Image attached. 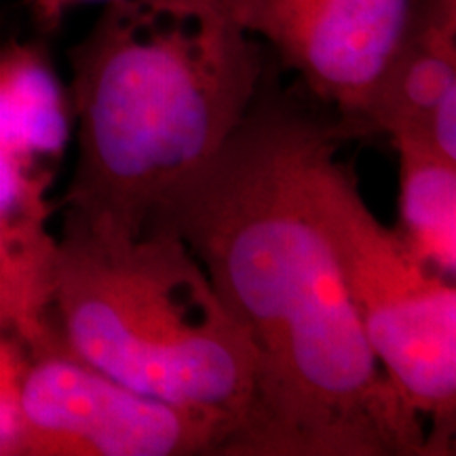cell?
Returning a JSON list of instances; mask_svg holds the SVG:
<instances>
[{"instance_id": "obj_1", "label": "cell", "mask_w": 456, "mask_h": 456, "mask_svg": "<svg viewBox=\"0 0 456 456\" xmlns=\"http://www.w3.org/2000/svg\"><path fill=\"white\" fill-rule=\"evenodd\" d=\"M275 60L218 155L146 224L175 232L254 353V395L224 456L429 454L423 419L370 349L302 186L332 110L279 89Z\"/></svg>"}, {"instance_id": "obj_2", "label": "cell", "mask_w": 456, "mask_h": 456, "mask_svg": "<svg viewBox=\"0 0 456 456\" xmlns=\"http://www.w3.org/2000/svg\"><path fill=\"white\" fill-rule=\"evenodd\" d=\"M68 60L78 155L64 218L114 239L140 235L218 155L273 64L214 0H112Z\"/></svg>"}, {"instance_id": "obj_3", "label": "cell", "mask_w": 456, "mask_h": 456, "mask_svg": "<svg viewBox=\"0 0 456 456\" xmlns=\"http://www.w3.org/2000/svg\"><path fill=\"white\" fill-rule=\"evenodd\" d=\"M49 306L72 355L144 395L224 414L237 433L254 395V353L175 232L146 224L114 239L64 218Z\"/></svg>"}, {"instance_id": "obj_4", "label": "cell", "mask_w": 456, "mask_h": 456, "mask_svg": "<svg viewBox=\"0 0 456 456\" xmlns=\"http://www.w3.org/2000/svg\"><path fill=\"white\" fill-rule=\"evenodd\" d=\"M362 135L332 114L306 152L302 186L376 362L399 397L429 419V454H448L456 420V289L410 252L359 192L340 144Z\"/></svg>"}, {"instance_id": "obj_5", "label": "cell", "mask_w": 456, "mask_h": 456, "mask_svg": "<svg viewBox=\"0 0 456 456\" xmlns=\"http://www.w3.org/2000/svg\"><path fill=\"white\" fill-rule=\"evenodd\" d=\"M24 346L13 456L222 454L235 433L224 414L144 395L85 363L49 319Z\"/></svg>"}, {"instance_id": "obj_6", "label": "cell", "mask_w": 456, "mask_h": 456, "mask_svg": "<svg viewBox=\"0 0 456 456\" xmlns=\"http://www.w3.org/2000/svg\"><path fill=\"white\" fill-rule=\"evenodd\" d=\"M298 77L317 104L363 129L370 102L423 0H214Z\"/></svg>"}, {"instance_id": "obj_7", "label": "cell", "mask_w": 456, "mask_h": 456, "mask_svg": "<svg viewBox=\"0 0 456 456\" xmlns=\"http://www.w3.org/2000/svg\"><path fill=\"white\" fill-rule=\"evenodd\" d=\"M47 175L0 151V330L26 340L47 322L55 239Z\"/></svg>"}, {"instance_id": "obj_8", "label": "cell", "mask_w": 456, "mask_h": 456, "mask_svg": "<svg viewBox=\"0 0 456 456\" xmlns=\"http://www.w3.org/2000/svg\"><path fill=\"white\" fill-rule=\"evenodd\" d=\"M456 95V4L423 0L363 117L366 134L419 135L444 100Z\"/></svg>"}, {"instance_id": "obj_9", "label": "cell", "mask_w": 456, "mask_h": 456, "mask_svg": "<svg viewBox=\"0 0 456 456\" xmlns=\"http://www.w3.org/2000/svg\"><path fill=\"white\" fill-rule=\"evenodd\" d=\"M70 131V95L43 45H0V151L37 167L64 155Z\"/></svg>"}, {"instance_id": "obj_10", "label": "cell", "mask_w": 456, "mask_h": 456, "mask_svg": "<svg viewBox=\"0 0 456 456\" xmlns=\"http://www.w3.org/2000/svg\"><path fill=\"white\" fill-rule=\"evenodd\" d=\"M399 157V237L440 275L456 273V161L419 135L391 138Z\"/></svg>"}, {"instance_id": "obj_11", "label": "cell", "mask_w": 456, "mask_h": 456, "mask_svg": "<svg viewBox=\"0 0 456 456\" xmlns=\"http://www.w3.org/2000/svg\"><path fill=\"white\" fill-rule=\"evenodd\" d=\"M89 3H112V0H26V9L30 13L34 26L41 32H55L64 24L66 15L72 9Z\"/></svg>"}, {"instance_id": "obj_12", "label": "cell", "mask_w": 456, "mask_h": 456, "mask_svg": "<svg viewBox=\"0 0 456 456\" xmlns=\"http://www.w3.org/2000/svg\"><path fill=\"white\" fill-rule=\"evenodd\" d=\"M444 3H450V4H456V0H444Z\"/></svg>"}]
</instances>
